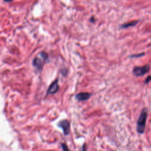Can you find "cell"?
I'll list each match as a JSON object with an SVG mask.
<instances>
[{"mask_svg":"<svg viewBox=\"0 0 151 151\" xmlns=\"http://www.w3.org/2000/svg\"><path fill=\"white\" fill-rule=\"evenodd\" d=\"M147 117V110L146 108H144L140 113V114L137 121V124H136L137 131L140 134H142L144 133Z\"/></svg>","mask_w":151,"mask_h":151,"instance_id":"6da1fadb","label":"cell"},{"mask_svg":"<svg viewBox=\"0 0 151 151\" xmlns=\"http://www.w3.org/2000/svg\"><path fill=\"white\" fill-rule=\"evenodd\" d=\"M150 69V66L149 64L144 65L142 67H134L132 70V73L135 76H142L147 73Z\"/></svg>","mask_w":151,"mask_h":151,"instance_id":"7a4b0ae2","label":"cell"},{"mask_svg":"<svg viewBox=\"0 0 151 151\" xmlns=\"http://www.w3.org/2000/svg\"><path fill=\"white\" fill-rule=\"evenodd\" d=\"M58 127L63 129V133L65 136L68 135L70 132V123L68 120L63 119L58 122L57 124Z\"/></svg>","mask_w":151,"mask_h":151,"instance_id":"3957f363","label":"cell"},{"mask_svg":"<svg viewBox=\"0 0 151 151\" xmlns=\"http://www.w3.org/2000/svg\"><path fill=\"white\" fill-rule=\"evenodd\" d=\"M60 88V86L58 84V78H56L53 82L50 85L47 93L48 94H54L56 93Z\"/></svg>","mask_w":151,"mask_h":151,"instance_id":"277c9868","label":"cell"},{"mask_svg":"<svg viewBox=\"0 0 151 151\" xmlns=\"http://www.w3.org/2000/svg\"><path fill=\"white\" fill-rule=\"evenodd\" d=\"M41 58H40L39 57H35L34 58L33 60H32V65L33 66L36 68V69L38 71H41L42 69V66L43 64H44V63L47 61L46 60H45L44 58H42L41 57Z\"/></svg>","mask_w":151,"mask_h":151,"instance_id":"5b68a950","label":"cell"},{"mask_svg":"<svg viewBox=\"0 0 151 151\" xmlns=\"http://www.w3.org/2000/svg\"><path fill=\"white\" fill-rule=\"evenodd\" d=\"M91 96V94L88 92H80L77 93L75 98L77 100L80 101H84L86 100H87Z\"/></svg>","mask_w":151,"mask_h":151,"instance_id":"8992f818","label":"cell"},{"mask_svg":"<svg viewBox=\"0 0 151 151\" xmlns=\"http://www.w3.org/2000/svg\"><path fill=\"white\" fill-rule=\"evenodd\" d=\"M137 23H138V21H133L126 22L121 25L120 27L122 28H127L129 27H132L135 26Z\"/></svg>","mask_w":151,"mask_h":151,"instance_id":"52a82bcc","label":"cell"},{"mask_svg":"<svg viewBox=\"0 0 151 151\" xmlns=\"http://www.w3.org/2000/svg\"><path fill=\"white\" fill-rule=\"evenodd\" d=\"M145 54L144 52H142V53H140V54H133V55H132L130 56V57L131 58H134V57H142L143 55H144Z\"/></svg>","mask_w":151,"mask_h":151,"instance_id":"ba28073f","label":"cell"},{"mask_svg":"<svg viewBox=\"0 0 151 151\" xmlns=\"http://www.w3.org/2000/svg\"><path fill=\"white\" fill-rule=\"evenodd\" d=\"M61 147H62L63 150H69V149L68 148V147H67V145L65 143H63L61 144Z\"/></svg>","mask_w":151,"mask_h":151,"instance_id":"9c48e42d","label":"cell"},{"mask_svg":"<svg viewBox=\"0 0 151 151\" xmlns=\"http://www.w3.org/2000/svg\"><path fill=\"white\" fill-rule=\"evenodd\" d=\"M151 81V76H147V77H146V78L145 79V84H147V83H149V82H150Z\"/></svg>","mask_w":151,"mask_h":151,"instance_id":"30bf717a","label":"cell"},{"mask_svg":"<svg viewBox=\"0 0 151 151\" xmlns=\"http://www.w3.org/2000/svg\"><path fill=\"white\" fill-rule=\"evenodd\" d=\"M90 21L91 22H95V18L94 17H91V18L90 19Z\"/></svg>","mask_w":151,"mask_h":151,"instance_id":"8fae6325","label":"cell"},{"mask_svg":"<svg viewBox=\"0 0 151 151\" xmlns=\"http://www.w3.org/2000/svg\"><path fill=\"white\" fill-rule=\"evenodd\" d=\"M5 2H11L12 1H13V0H4Z\"/></svg>","mask_w":151,"mask_h":151,"instance_id":"7c38bea8","label":"cell"}]
</instances>
